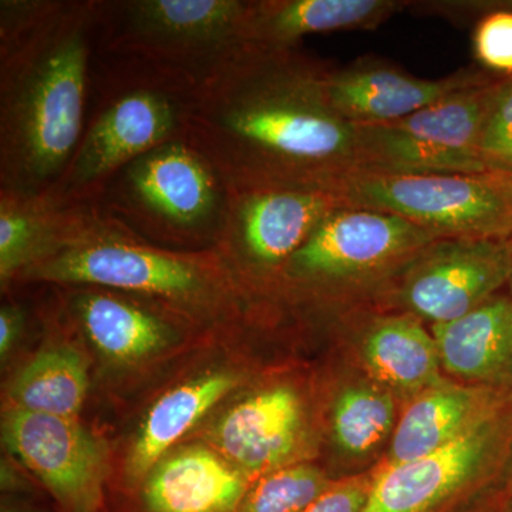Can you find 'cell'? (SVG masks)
I'll return each instance as SVG.
<instances>
[{
  "label": "cell",
  "mask_w": 512,
  "mask_h": 512,
  "mask_svg": "<svg viewBox=\"0 0 512 512\" xmlns=\"http://www.w3.org/2000/svg\"><path fill=\"white\" fill-rule=\"evenodd\" d=\"M86 360L70 346H52L37 353L20 370L9 390L12 409L74 419L86 400Z\"/></svg>",
  "instance_id": "obj_23"
},
{
  "label": "cell",
  "mask_w": 512,
  "mask_h": 512,
  "mask_svg": "<svg viewBox=\"0 0 512 512\" xmlns=\"http://www.w3.org/2000/svg\"><path fill=\"white\" fill-rule=\"evenodd\" d=\"M477 512H512V497L507 493Z\"/></svg>",
  "instance_id": "obj_33"
},
{
  "label": "cell",
  "mask_w": 512,
  "mask_h": 512,
  "mask_svg": "<svg viewBox=\"0 0 512 512\" xmlns=\"http://www.w3.org/2000/svg\"><path fill=\"white\" fill-rule=\"evenodd\" d=\"M512 238H439L421 249L377 301L431 325L474 311L507 286Z\"/></svg>",
  "instance_id": "obj_10"
},
{
  "label": "cell",
  "mask_w": 512,
  "mask_h": 512,
  "mask_svg": "<svg viewBox=\"0 0 512 512\" xmlns=\"http://www.w3.org/2000/svg\"><path fill=\"white\" fill-rule=\"evenodd\" d=\"M191 82L157 72L110 96L59 183L52 188L72 204L97 202L114 177L148 151L183 136Z\"/></svg>",
  "instance_id": "obj_8"
},
{
  "label": "cell",
  "mask_w": 512,
  "mask_h": 512,
  "mask_svg": "<svg viewBox=\"0 0 512 512\" xmlns=\"http://www.w3.org/2000/svg\"><path fill=\"white\" fill-rule=\"evenodd\" d=\"M510 396L507 390L443 380L414 396L393 431L386 464L429 456L463 436Z\"/></svg>",
  "instance_id": "obj_18"
},
{
  "label": "cell",
  "mask_w": 512,
  "mask_h": 512,
  "mask_svg": "<svg viewBox=\"0 0 512 512\" xmlns=\"http://www.w3.org/2000/svg\"><path fill=\"white\" fill-rule=\"evenodd\" d=\"M473 49L485 72L512 76V2H500L481 16L474 29Z\"/></svg>",
  "instance_id": "obj_29"
},
{
  "label": "cell",
  "mask_w": 512,
  "mask_h": 512,
  "mask_svg": "<svg viewBox=\"0 0 512 512\" xmlns=\"http://www.w3.org/2000/svg\"><path fill=\"white\" fill-rule=\"evenodd\" d=\"M507 288H508V295H510L512 298V269H511L510 278H508Z\"/></svg>",
  "instance_id": "obj_34"
},
{
  "label": "cell",
  "mask_w": 512,
  "mask_h": 512,
  "mask_svg": "<svg viewBox=\"0 0 512 512\" xmlns=\"http://www.w3.org/2000/svg\"><path fill=\"white\" fill-rule=\"evenodd\" d=\"M441 369L474 386L512 387V298L497 293L474 311L431 325Z\"/></svg>",
  "instance_id": "obj_16"
},
{
  "label": "cell",
  "mask_w": 512,
  "mask_h": 512,
  "mask_svg": "<svg viewBox=\"0 0 512 512\" xmlns=\"http://www.w3.org/2000/svg\"><path fill=\"white\" fill-rule=\"evenodd\" d=\"M507 491H508V494H510L512 497V470H511L510 478H508Z\"/></svg>",
  "instance_id": "obj_35"
},
{
  "label": "cell",
  "mask_w": 512,
  "mask_h": 512,
  "mask_svg": "<svg viewBox=\"0 0 512 512\" xmlns=\"http://www.w3.org/2000/svg\"><path fill=\"white\" fill-rule=\"evenodd\" d=\"M326 190L346 207L396 215L437 238H512L508 175L353 171Z\"/></svg>",
  "instance_id": "obj_5"
},
{
  "label": "cell",
  "mask_w": 512,
  "mask_h": 512,
  "mask_svg": "<svg viewBox=\"0 0 512 512\" xmlns=\"http://www.w3.org/2000/svg\"><path fill=\"white\" fill-rule=\"evenodd\" d=\"M511 470L508 396L448 446L377 468L362 512H477L508 493Z\"/></svg>",
  "instance_id": "obj_4"
},
{
  "label": "cell",
  "mask_w": 512,
  "mask_h": 512,
  "mask_svg": "<svg viewBox=\"0 0 512 512\" xmlns=\"http://www.w3.org/2000/svg\"><path fill=\"white\" fill-rule=\"evenodd\" d=\"M249 478L202 446L164 457L140 485L143 512H235Z\"/></svg>",
  "instance_id": "obj_17"
},
{
  "label": "cell",
  "mask_w": 512,
  "mask_h": 512,
  "mask_svg": "<svg viewBox=\"0 0 512 512\" xmlns=\"http://www.w3.org/2000/svg\"><path fill=\"white\" fill-rule=\"evenodd\" d=\"M70 309L90 342L117 362L146 359L174 340L173 329L156 313L97 288L73 296Z\"/></svg>",
  "instance_id": "obj_22"
},
{
  "label": "cell",
  "mask_w": 512,
  "mask_h": 512,
  "mask_svg": "<svg viewBox=\"0 0 512 512\" xmlns=\"http://www.w3.org/2000/svg\"><path fill=\"white\" fill-rule=\"evenodd\" d=\"M510 403H511V409H512V387H511V390H510Z\"/></svg>",
  "instance_id": "obj_36"
},
{
  "label": "cell",
  "mask_w": 512,
  "mask_h": 512,
  "mask_svg": "<svg viewBox=\"0 0 512 512\" xmlns=\"http://www.w3.org/2000/svg\"><path fill=\"white\" fill-rule=\"evenodd\" d=\"M109 49L148 60L194 83L242 46L249 2L131 0L116 3Z\"/></svg>",
  "instance_id": "obj_9"
},
{
  "label": "cell",
  "mask_w": 512,
  "mask_h": 512,
  "mask_svg": "<svg viewBox=\"0 0 512 512\" xmlns=\"http://www.w3.org/2000/svg\"><path fill=\"white\" fill-rule=\"evenodd\" d=\"M494 79V74L474 67L443 79H419L367 56L339 69L328 67L325 92L336 113L353 126H382L402 120L448 94Z\"/></svg>",
  "instance_id": "obj_13"
},
{
  "label": "cell",
  "mask_w": 512,
  "mask_h": 512,
  "mask_svg": "<svg viewBox=\"0 0 512 512\" xmlns=\"http://www.w3.org/2000/svg\"><path fill=\"white\" fill-rule=\"evenodd\" d=\"M335 481L319 467L293 463L249 485L235 512H305Z\"/></svg>",
  "instance_id": "obj_27"
},
{
  "label": "cell",
  "mask_w": 512,
  "mask_h": 512,
  "mask_svg": "<svg viewBox=\"0 0 512 512\" xmlns=\"http://www.w3.org/2000/svg\"><path fill=\"white\" fill-rule=\"evenodd\" d=\"M508 177H510V180H511V184H512V175H508Z\"/></svg>",
  "instance_id": "obj_37"
},
{
  "label": "cell",
  "mask_w": 512,
  "mask_h": 512,
  "mask_svg": "<svg viewBox=\"0 0 512 512\" xmlns=\"http://www.w3.org/2000/svg\"><path fill=\"white\" fill-rule=\"evenodd\" d=\"M23 329V313L16 306H3L0 311V355L8 356Z\"/></svg>",
  "instance_id": "obj_32"
},
{
  "label": "cell",
  "mask_w": 512,
  "mask_h": 512,
  "mask_svg": "<svg viewBox=\"0 0 512 512\" xmlns=\"http://www.w3.org/2000/svg\"><path fill=\"white\" fill-rule=\"evenodd\" d=\"M339 205L322 188H229L218 248L254 274L282 276L316 225Z\"/></svg>",
  "instance_id": "obj_11"
},
{
  "label": "cell",
  "mask_w": 512,
  "mask_h": 512,
  "mask_svg": "<svg viewBox=\"0 0 512 512\" xmlns=\"http://www.w3.org/2000/svg\"><path fill=\"white\" fill-rule=\"evenodd\" d=\"M357 170L379 174H481L480 160L446 153L389 124L355 126Z\"/></svg>",
  "instance_id": "obj_25"
},
{
  "label": "cell",
  "mask_w": 512,
  "mask_h": 512,
  "mask_svg": "<svg viewBox=\"0 0 512 512\" xmlns=\"http://www.w3.org/2000/svg\"><path fill=\"white\" fill-rule=\"evenodd\" d=\"M103 195L107 214L126 225L217 242L229 188L214 164L181 136L124 167Z\"/></svg>",
  "instance_id": "obj_7"
},
{
  "label": "cell",
  "mask_w": 512,
  "mask_h": 512,
  "mask_svg": "<svg viewBox=\"0 0 512 512\" xmlns=\"http://www.w3.org/2000/svg\"><path fill=\"white\" fill-rule=\"evenodd\" d=\"M396 400L390 390L375 383L343 387L332 406L330 431L345 456L373 453L396 429Z\"/></svg>",
  "instance_id": "obj_26"
},
{
  "label": "cell",
  "mask_w": 512,
  "mask_h": 512,
  "mask_svg": "<svg viewBox=\"0 0 512 512\" xmlns=\"http://www.w3.org/2000/svg\"><path fill=\"white\" fill-rule=\"evenodd\" d=\"M101 2H62L0 46V190H52L82 143Z\"/></svg>",
  "instance_id": "obj_2"
},
{
  "label": "cell",
  "mask_w": 512,
  "mask_h": 512,
  "mask_svg": "<svg viewBox=\"0 0 512 512\" xmlns=\"http://www.w3.org/2000/svg\"><path fill=\"white\" fill-rule=\"evenodd\" d=\"M212 439L248 478L291 466L306 439L301 397L288 386L252 394L224 414Z\"/></svg>",
  "instance_id": "obj_14"
},
{
  "label": "cell",
  "mask_w": 512,
  "mask_h": 512,
  "mask_svg": "<svg viewBox=\"0 0 512 512\" xmlns=\"http://www.w3.org/2000/svg\"><path fill=\"white\" fill-rule=\"evenodd\" d=\"M3 440L64 512H101L109 477L103 441L74 419L10 409Z\"/></svg>",
  "instance_id": "obj_12"
},
{
  "label": "cell",
  "mask_w": 512,
  "mask_h": 512,
  "mask_svg": "<svg viewBox=\"0 0 512 512\" xmlns=\"http://www.w3.org/2000/svg\"><path fill=\"white\" fill-rule=\"evenodd\" d=\"M477 154L487 173L512 175V76L493 84Z\"/></svg>",
  "instance_id": "obj_28"
},
{
  "label": "cell",
  "mask_w": 512,
  "mask_h": 512,
  "mask_svg": "<svg viewBox=\"0 0 512 512\" xmlns=\"http://www.w3.org/2000/svg\"><path fill=\"white\" fill-rule=\"evenodd\" d=\"M360 348L373 379L393 394L413 399L444 380L433 333L409 313L367 319Z\"/></svg>",
  "instance_id": "obj_19"
},
{
  "label": "cell",
  "mask_w": 512,
  "mask_h": 512,
  "mask_svg": "<svg viewBox=\"0 0 512 512\" xmlns=\"http://www.w3.org/2000/svg\"><path fill=\"white\" fill-rule=\"evenodd\" d=\"M77 204L49 190L19 194L0 190V282L3 288L45 258L62 238Z\"/></svg>",
  "instance_id": "obj_21"
},
{
  "label": "cell",
  "mask_w": 512,
  "mask_h": 512,
  "mask_svg": "<svg viewBox=\"0 0 512 512\" xmlns=\"http://www.w3.org/2000/svg\"><path fill=\"white\" fill-rule=\"evenodd\" d=\"M409 6L400 0H252L242 46L293 49L308 35L375 30Z\"/></svg>",
  "instance_id": "obj_15"
},
{
  "label": "cell",
  "mask_w": 512,
  "mask_h": 512,
  "mask_svg": "<svg viewBox=\"0 0 512 512\" xmlns=\"http://www.w3.org/2000/svg\"><path fill=\"white\" fill-rule=\"evenodd\" d=\"M235 386L237 379L231 373H211L160 397L147 413L131 447L126 467L130 487L143 484L171 447Z\"/></svg>",
  "instance_id": "obj_20"
},
{
  "label": "cell",
  "mask_w": 512,
  "mask_h": 512,
  "mask_svg": "<svg viewBox=\"0 0 512 512\" xmlns=\"http://www.w3.org/2000/svg\"><path fill=\"white\" fill-rule=\"evenodd\" d=\"M215 259L143 244L97 202H86L77 205L52 252L20 278L131 292L180 308L205 309L217 306L228 293V281Z\"/></svg>",
  "instance_id": "obj_3"
},
{
  "label": "cell",
  "mask_w": 512,
  "mask_h": 512,
  "mask_svg": "<svg viewBox=\"0 0 512 512\" xmlns=\"http://www.w3.org/2000/svg\"><path fill=\"white\" fill-rule=\"evenodd\" d=\"M439 239L396 215L339 205L289 259L285 282L328 298L376 291Z\"/></svg>",
  "instance_id": "obj_6"
},
{
  "label": "cell",
  "mask_w": 512,
  "mask_h": 512,
  "mask_svg": "<svg viewBox=\"0 0 512 512\" xmlns=\"http://www.w3.org/2000/svg\"><path fill=\"white\" fill-rule=\"evenodd\" d=\"M326 69L296 47L241 46L191 83L183 137L228 188L326 190L357 170L356 127L329 103Z\"/></svg>",
  "instance_id": "obj_1"
},
{
  "label": "cell",
  "mask_w": 512,
  "mask_h": 512,
  "mask_svg": "<svg viewBox=\"0 0 512 512\" xmlns=\"http://www.w3.org/2000/svg\"><path fill=\"white\" fill-rule=\"evenodd\" d=\"M373 477L375 471L336 480L305 512H362L372 491Z\"/></svg>",
  "instance_id": "obj_31"
},
{
  "label": "cell",
  "mask_w": 512,
  "mask_h": 512,
  "mask_svg": "<svg viewBox=\"0 0 512 512\" xmlns=\"http://www.w3.org/2000/svg\"><path fill=\"white\" fill-rule=\"evenodd\" d=\"M491 82L458 90L389 126L446 153L478 158L477 146L491 90ZM481 163V161H480Z\"/></svg>",
  "instance_id": "obj_24"
},
{
  "label": "cell",
  "mask_w": 512,
  "mask_h": 512,
  "mask_svg": "<svg viewBox=\"0 0 512 512\" xmlns=\"http://www.w3.org/2000/svg\"><path fill=\"white\" fill-rule=\"evenodd\" d=\"M62 2L2 0L0 2V46L9 45L49 18Z\"/></svg>",
  "instance_id": "obj_30"
}]
</instances>
